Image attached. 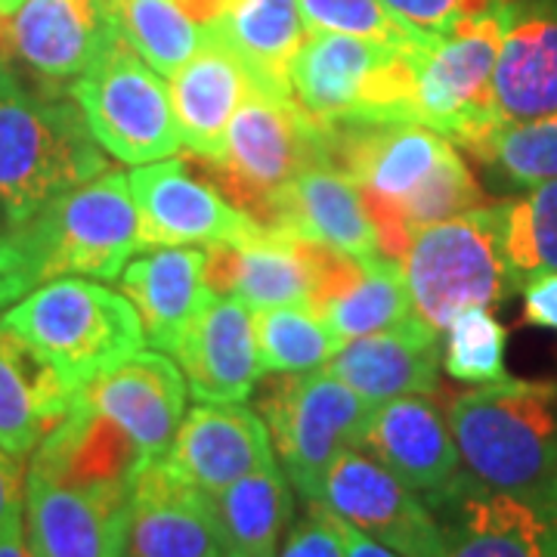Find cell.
Segmentation results:
<instances>
[{"label":"cell","instance_id":"obj_1","mask_svg":"<svg viewBox=\"0 0 557 557\" xmlns=\"http://www.w3.org/2000/svg\"><path fill=\"white\" fill-rule=\"evenodd\" d=\"M112 164L65 87L0 62V208L13 226Z\"/></svg>","mask_w":557,"mask_h":557},{"label":"cell","instance_id":"obj_2","mask_svg":"<svg viewBox=\"0 0 557 557\" xmlns=\"http://www.w3.org/2000/svg\"><path fill=\"white\" fill-rule=\"evenodd\" d=\"M461 468L480 486L518 496L557 493V381L478 384L446 409Z\"/></svg>","mask_w":557,"mask_h":557},{"label":"cell","instance_id":"obj_3","mask_svg":"<svg viewBox=\"0 0 557 557\" xmlns=\"http://www.w3.org/2000/svg\"><path fill=\"white\" fill-rule=\"evenodd\" d=\"M20 239L35 288L62 276L119 278L146 248L131 180L119 168L69 189L20 223Z\"/></svg>","mask_w":557,"mask_h":557},{"label":"cell","instance_id":"obj_4","mask_svg":"<svg viewBox=\"0 0 557 557\" xmlns=\"http://www.w3.org/2000/svg\"><path fill=\"white\" fill-rule=\"evenodd\" d=\"M196 164L233 205L270 230L278 201L300 171L329 161L322 127L300 109L295 97L251 84L226 127L223 152L218 159L196 156Z\"/></svg>","mask_w":557,"mask_h":557},{"label":"cell","instance_id":"obj_5","mask_svg":"<svg viewBox=\"0 0 557 557\" xmlns=\"http://www.w3.org/2000/svg\"><path fill=\"white\" fill-rule=\"evenodd\" d=\"M0 319L32 341L75 394L146 344L137 307L127 295L81 276L44 282Z\"/></svg>","mask_w":557,"mask_h":557},{"label":"cell","instance_id":"obj_6","mask_svg":"<svg viewBox=\"0 0 557 557\" xmlns=\"http://www.w3.org/2000/svg\"><path fill=\"white\" fill-rule=\"evenodd\" d=\"M319 127L325 161L354 180L362 193L384 258L403 260L412 245L403 208L446 161L458 156V146L421 121H344Z\"/></svg>","mask_w":557,"mask_h":557},{"label":"cell","instance_id":"obj_7","mask_svg":"<svg viewBox=\"0 0 557 557\" xmlns=\"http://www.w3.org/2000/svg\"><path fill=\"white\" fill-rule=\"evenodd\" d=\"M505 20L508 0H498L449 32H421L406 47L416 72V121L458 149L474 146L502 124L493 78Z\"/></svg>","mask_w":557,"mask_h":557},{"label":"cell","instance_id":"obj_8","mask_svg":"<svg viewBox=\"0 0 557 557\" xmlns=\"http://www.w3.org/2000/svg\"><path fill=\"white\" fill-rule=\"evenodd\" d=\"M288 84L317 124L416 121V72L406 47L310 32L292 60Z\"/></svg>","mask_w":557,"mask_h":557},{"label":"cell","instance_id":"obj_9","mask_svg":"<svg viewBox=\"0 0 557 557\" xmlns=\"http://www.w3.org/2000/svg\"><path fill=\"white\" fill-rule=\"evenodd\" d=\"M359 276L362 263L357 258L285 230H260L248 239L205 248V278L211 292L236 295L251 310L307 307L319 313L350 292Z\"/></svg>","mask_w":557,"mask_h":557},{"label":"cell","instance_id":"obj_10","mask_svg":"<svg viewBox=\"0 0 557 557\" xmlns=\"http://www.w3.org/2000/svg\"><path fill=\"white\" fill-rule=\"evenodd\" d=\"M258 412L270 428L282 471L304 502H319L329 468L357 449L372 403L329 369L276 375L260 394Z\"/></svg>","mask_w":557,"mask_h":557},{"label":"cell","instance_id":"obj_11","mask_svg":"<svg viewBox=\"0 0 557 557\" xmlns=\"http://www.w3.org/2000/svg\"><path fill=\"white\" fill-rule=\"evenodd\" d=\"M90 134L121 164H149L183 149L171 90L127 40L115 38L97 62L72 81Z\"/></svg>","mask_w":557,"mask_h":557},{"label":"cell","instance_id":"obj_12","mask_svg":"<svg viewBox=\"0 0 557 557\" xmlns=\"http://www.w3.org/2000/svg\"><path fill=\"white\" fill-rule=\"evenodd\" d=\"M399 263L412 310L437 332H446V325L471 307H490L515 295L502 260L493 205L418 230Z\"/></svg>","mask_w":557,"mask_h":557},{"label":"cell","instance_id":"obj_13","mask_svg":"<svg viewBox=\"0 0 557 557\" xmlns=\"http://www.w3.org/2000/svg\"><path fill=\"white\" fill-rule=\"evenodd\" d=\"M424 502L443 527L446 557H557V493H496L461 471Z\"/></svg>","mask_w":557,"mask_h":557},{"label":"cell","instance_id":"obj_14","mask_svg":"<svg viewBox=\"0 0 557 557\" xmlns=\"http://www.w3.org/2000/svg\"><path fill=\"white\" fill-rule=\"evenodd\" d=\"M131 196L137 201L146 245H218L242 242L260 233L258 220L220 189L205 171H193L189 159L137 164L131 174Z\"/></svg>","mask_w":557,"mask_h":557},{"label":"cell","instance_id":"obj_15","mask_svg":"<svg viewBox=\"0 0 557 557\" xmlns=\"http://www.w3.org/2000/svg\"><path fill=\"white\" fill-rule=\"evenodd\" d=\"M319 502L399 557H446L434 508L362 449L341 453L325 474Z\"/></svg>","mask_w":557,"mask_h":557},{"label":"cell","instance_id":"obj_16","mask_svg":"<svg viewBox=\"0 0 557 557\" xmlns=\"http://www.w3.org/2000/svg\"><path fill=\"white\" fill-rule=\"evenodd\" d=\"M134 493L94 490L28 465L22 523L35 557H124Z\"/></svg>","mask_w":557,"mask_h":557},{"label":"cell","instance_id":"obj_17","mask_svg":"<svg viewBox=\"0 0 557 557\" xmlns=\"http://www.w3.org/2000/svg\"><path fill=\"white\" fill-rule=\"evenodd\" d=\"M124 557H236L214 496L168 468L164 458L139 471L131 498Z\"/></svg>","mask_w":557,"mask_h":557},{"label":"cell","instance_id":"obj_18","mask_svg":"<svg viewBox=\"0 0 557 557\" xmlns=\"http://www.w3.org/2000/svg\"><path fill=\"white\" fill-rule=\"evenodd\" d=\"M183 369L161 350H137L81 387L75 399L115 421L146 461L164 458L186 416Z\"/></svg>","mask_w":557,"mask_h":557},{"label":"cell","instance_id":"obj_19","mask_svg":"<svg viewBox=\"0 0 557 557\" xmlns=\"http://www.w3.org/2000/svg\"><path fill=\"white\" fill-rule=\"evenodd\" d=\"M381 468L431 498L461 478V456L434 394H412L372 406L359 446Z\"/></svg>","mask_w":557,"mask_h":557},{"label":"cell","instance_id":"obj_20","mask_svg":"<svg viewBox=\"0 0 557 557\" xmlns=\"http://www.w3.org/2000/svg\"><path fill=\"white\" fill-rule=\"evenodd\" d=\"M119 38L109 0H25L10 16V47L32 78L72 87Z\"/></svg>","mask_w":557,"mask_h":557},{"label":"cell","instance_id":"obj_21","mask_svg":"<svg viewBox=\"0 0 557 557\" xmlns=\"http://www.w3.org/2000/svg\"><path fill=\"white\" fill-rule=\"evenodd\" d=\"M174 357L199 403H245L263 379L255 310L236 295H211Z\"/></svg>","mask_w":557,"mask_h":557},{"label":"cell","instance_id":"obj_22","mask_svg":"<svg viewBox=\"0 0 557 557\" xmlns=\"http://www.w3.org/2000/svg\"><path fill=\"white\" fill-rule=\"evenodd\" d=\"M164 461L180 478L218 496L230 483L276 461L270 428L245 403H201L183 416Z\"/></svg>","mask_w":557,"mask_h":557},{"label":"cell","instance_id":"obj_23","mask_svg":"<svg viewBox=\"0 0 557 557\" xmlns=\"http://www.w3.org/2000/svg\"><path fill=\"white\" fill-rule=\"evenodd\" d=\"M440 332L412 313L399 325L347 341L325 366L372 406L440 391Z\"/></svg>","mask_w":557,"mask_h":557},{"label":"cell","instance_id":"obj_24","mask_svg":"<svg viewBox=\"0 0 557 557\" xmlns=\"http://www.w3.org/2000/svg\"><path fill=\"white\" fill-rule=\"evenodd\" d=\"M119 282L137 307L143 335L161 354L177 350L193 319L218 295L205 278V248L189 245H156V251L131 260Z\"/></svg>","mask_w":557,"mask_h":557},{"label":"cell","instance_id":"obj_25","mask_svg":"<svg viewBox=\"0 0 557 557\" xmlns=\"http://www.w3.org/2000/svg\"><path fill=\"white\" fill-rule=\"evenodd\" d=\"M493 81L502 121L557 112V0H508Z\"/></svg>","mask_w":557,"mask_h":557},{"label":"cell","instance_id":"obj_26","mask_svg":"<svg viewBox=\"0 0 557 557\" xmlns=\"http://www.w3.org/2000/svg\"><path fill=\"white\" fill-rule=\"evenodd\" d=\"M75 391L28 338L0 319V449L28 458L72 409Z\"/></svg>","mask_w":557,"mask_h":557},{"label":"cell","instance_id":"obj_27","mask_svg":"<svg viewBox=\"0 0 557 557\" xmlns=\"http://www.w3.org/2000/svg\"><path fill=\"white\" fill-rule=\"evenodd\" d=\"M270 230L325 242L359 263L384 258L375 223L369 218L357 183L332 164H310L300 171L278 201Z\"/></svg>","mask_w":557,"mask_h":557},{"label":"cell","instance_id":"obj_28","mask_svg":"<svg viewBox=\"0 0 557 557\" xmlns=\"http://www.w3.org/2000/svg\"><path fill=\"white\" fill-rule=\"evenodd\" d=\"M32 465L65 483L134 493L139 471L149 461L115 421L72 399L69 416L32 453Z\"/></svg>","mask_w":557,"mask_h":557},{"label":"cell","instance_id":"obj_29","mask_svg":"<svg viewBox=\"0 0 557 557\" xmlns=\"http://www.w3.org/2000/svg\"><path fill=\"white\" fill-rule=\"evenodd\" d=\"M251 72L245 62L208 32L199 53L171 78V100L183 146L199 159H218L226 127L239 102L251 90Z\"/></svg>","mask_w":557,"mask_h":557},{"label":"cell","instance_id":"obj_30","mask_svg":"<svg viewBox=\"0 0 557 557\" xmlns=\"http://www.w3.org/2000/svg\"><path fill=\"white\" fill-rule=\"evenodd\" d=\"M208 32L245 62L255 84L292 97V60L310 35L298 0H230Z\"/></svg>","mask_w":557,"mask_h":557},{"label":"cell","instance_id":"obj_31","mask_svg":"<svg viewBox=\"0 0 557 557\" xmlns=\"http://www.w3.org/2000/svg\"><path fill=\"white\" fill-rule=\"evenodd\" d=\"M236 557H276L292 523V483L276 461L245 474L214 496Z\"/></svg>","mask_w":557,"mask_h":557},{"label":"cell","instance_id":"obj_32","mask_svg":"<svg viewBox=\"0 0 557 557\" xmlns=\"http://www.w3.org/2000/svg\"><path fill=\"white\" fill-rule=\"evenodd\" d=\"M511 292L557 273V180L493 205Z\"/></svg>","mask_w":557,"mask_h":557},{"label":"cell","instance_id":"obj_33","mask_svg":"<svg viewBox=\"0 0 557 557\" xmlns=\"http://www.w3.org/2000/svg\"><path fill=\"white\" fill-rule=\"evenodd\" d=\"M119 35L161 78H174L199 53L208 28L180 0H109Z\"/></svg>","mask_w":557,"mask_h":557},{"label":"cell","instance_id":"obj_34","mask_svg":"<svg viewBox=\"0 0 557 557\" xmlns=\"http://www.w3.org/2000/svg\"><path fill=\"white\" fill-rule=\"evenodd\" d=\"M502 189H533L557 180V112L530 121H502L465 149Z\"/></svg>","mask_w":557,"mask_h":557},{"label":"cell","instance_id":"obj_35","mask_svg":"<svg viewBox=\"0 0 557 557\" xmlns=\"http://www.w3.org/2000/svg\"><path fill=\"white\" fill-rule=\"evenodd\" d=\"M412 313L416 310H412L403 263L381 258L372 260V263H362V276H359L357 285L332 304H325L317 317H322V322L347 344V341L362 338V335L399 325Z\"/></svg>","mask_w":557,"mask_h":557},{"label":"cell","instance_id":"obj_36","mask_svg":"<svg viewBox=\"0 0 557 557\" xmlns=\"http://www.w3.org/2000/svg\"><path fill=\"white\" fill-rule=\"evenodd\" d=\"M255 332L263 375H298L325 369L344 341L307 307L255 310Z\"/></svg>","mask_w":557,"mask_h":557},{"label":"cell","instance_id":"obj_37","mask_svg":"<svg viewBox=\"0 0 557 557\" xmlns=\"http://www.w3.org/2000/svg\"><path fill=\"white\" fill-rule=\"evenodd\" d=\"M508 332L490 307H471L446 325L443 369L461 384H493L508 379L505 369Z\"/></svg>","mask_w":557,"mask_h":557},{"label":"cell","instance_id":"obj_38","mask_svg":"<svg viewBox=\"0 0 557 557\" xmlns=\"http://www.w3.org/2000/svg\"><path fill=\"white\" fill-rule=\"evenodd\" d=\"M307 32H335L354 38L409 47L421 28L403 22L381 0H298Z\"/></svg>","mask_w":557,"mask_h":557},{"label":"cell","instance_id":"obj_39","mask_svg":"<svg viewBox=\"0 0 557 557\" xmlns=\"http://www.w3.org/2000/svg\"><path fill=\"white\" fill-rule=\"evenodd\" d=\"M276 557H347L338 515L322 502H307L304 515L282 539Z\"/></svg>","mask_w":557,"mask_h":557},{"label":"cell","instance_id":"obj_40","mask_svg":"<svg viewBox=\"0 0 557 557\" xmlns=\"http://www.w3.org/2000/svg\"><path fill=\"white\" fill-rule=\"evenodd\" d=\"M381 3L421 32H449L458 22L490 10L498 0H381Z\"/></svg>","mask_w":557,"mask_h":557},{"label":"cell","instance_id":"obj_41","mask_svg":"<svg viewBox=\"0 0 557 557\" xmlns=\"http://www.w3.org/2000/svg\"><path fill=\"white\" fill-rule=\"evenodd\" d=\"M35 288L28 276V263L22 255L20 226H13L0 208V307L16 304Z\"/></svg>","mask_w":557,"mask_h":557},{"label":"cell","instance_id":"obj_42","mask_svg":"<svg viewBox=\"0 0 557 557\" xmlns=\"http://www.w3.org/2000/svg\"><path fill=\"white\" fill-rule=\"evenodd\" d=\"M523 322L557 335V273L536 278L523 288Z\"/></svg>","mask_w":557,"mask_h":557},{"label":"cell","instance_id":"obj_43","mask_svg":"<svg viewBox=\"0 0 557 557\" xmlns=\"http://www.w3.org/2000/svg\"><path fill=\"white\" fill-rule=\"evenodd\" d=\"M25 505V478H22V458L0 449V527L10 518L22 515Z\"/></svg>","mask_w":557,"mask_h":557},{"label":"cell","instance_id":"obj_44","mask_svg":"<svg viewBox=\"0 0 557 557\" xmlns=\"http://www.w3.org/2000/svg\"><path fill=\"white\" fill-rule=\"evenodd\" d=\"M341 536H344V555L347 557H399L397 552H391L387 545H381L379 539L366 536L362 530H357L347 520H341Z\"/></svg>","mask_w":557,"mask_h":557},{"label":"cell","instance_id":"obj_45","mask_svg":"<svg viewBox=\"0 0 557 557\" xmlns=\"http://www.w3.org/2000/svg\"><path fill=\"white\" fill-rule=\"evenodd\" d=\"M0 557H35L28 548V539H25L22 515L10 518L0 527Z\"/></svg>","mask_w":557,"mask_h":557},{"label":"cell","instance_id":"obj_46","mask_svg":"<svg viewBox=\"0 0 557 557\" xmlns=\"http://www.w3.org/2000/svg\"><path fill=\"white\" fill-rule=\"evenodd\" d=\"M0 62H13V47H10V16H0Z\"/></svg>","mask_w":557,"mask_h":557},{"label":"cell","instance_id":"obj_47","mask_svg":"<svg viewBox=\"0 0 557 557\" xmlns=\"http://www.w3.org/2000/svg\"><path fill=\"white\" fill-rule=\"evenodd\" d=\"M25 0H0V16H13Z\"/></svg>","mask_w":557,"mask_h":557}]
</instances>
